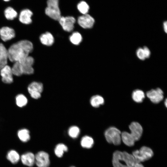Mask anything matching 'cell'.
<instances>
[{
	"label": "cell",
	"mask_w": 167,
	"mask_h": 167,
	"mask_svg": "<svg viewBox=\"0 0 167 167\" xmlns=\"http://www.w3.org/2000/svg\"><path fill=\"white\" fill-rule=\"evenodd\" d=\"M32 43L27 40H22L12 44L8 50V58L12 62H21L33 50Z\"/></svg>",
	"instance_id": "6da1fadb"
},
{
	"label": "cell",
	"mask_w": 167,
	"mask_h": 167,
	"mask_svg": "<svg viewBox=\"0 0 167 167\" xmlns=\"http://www.w3.org/2000/svg\"><path fill=\"white\" fill-rule=\"evenodd\" d=\"M135 163L132 154L126 152L116 151L113 154L112 163L113 167H130Z\"/></svg>",
	"instance_id": "7a4b0ae2"
},
{
	"label": "cell",
	"mask_w": 167,
	"mask_h": 167,
	"mask_svg": "<svg viewBox=\"0 0 167 167\" xmlns=\"http://www.w3.org/2000/svg\"><path fill=\"white\" fill-rule=\"evenodd\" d=\"M132 155L135 162L140 163L151 158L153 155V152L150 148L143 146L139 150H136L132 152Z\"/></svg>",
	"instance_id": "3957f363"
},
{
	"label": "cell",
	"mask_w": 167,
	"mask_h": 167,
	"mask_svg": "<svg viewBox=\"0 0 167 167\" xmlns=\"http://www.w3.org/2000/svg\"><path fill=\"white\" fill-rule=\"evenodd\" d=\"M58 1V0H47V7L45 10V13L47 15L54 20L58 21L61 17Z\"/></svg>",
	"instance_id": "277c9868"
},
{
	"label": "cell",
	"mask_w": 167,
	"mask_h": 167,
	"mask_svg": "<svg viewBox=\"0 0 167 167\" xmlns=\"http://www.w3.org/2000/svg\"><path fill=\"white\" fill-rule=\"evenodd\" d=\"M121 133L120 131L115 127H110L105 131L104 135L107 142L110 143L118 145L121 143Z\"/></svg>",
	"instance_id": "5b68a950"
},
{
	"label": "cell",
	"mask_w": 167,
	"mask_h": 167,
	"mask_svg": "<svg viewBox=\"0 0 167 167\" xmlns=\"http://www.w3.org/2000/svg\"><path fill=\"white\" fill-rule=\"evenodd\" d=\"M43 89L42 83L35 81L31 83L28 88V91L31 97L36 99L41 97Z\"/></svg>",
	"instance_id": "8992f818"
},
{
	"label": "cell",
	"mask_w": 167,
	"mask_h": 167,
	"mask_svg": "<svg viewBox=\"0 0 167 167\" xmlns=\"http://www.w3.org/2000/svg\"><path fill=\"white\" fill-rule=\"evenodd\" d=\"M35 163L38 167H49L50 165L49 155L44 151L38 152L35 155Z\"/></svg>",
	"instance_id": "52a82bcc"
},
{
	"label": "cell",
	"mask_w": 167,
	"mask_h": 167,
	"mask_svg": "<svg viewBox=\"0 0 167 167\" xmlns=\"http://www.w3.org/2000/svg\"><path fill=\"white\" fill-rule=\"evenodd\" d=\"M58 21L64 31L67 32H71L74 29L75 19L73 17L61 16Z\"/></svg>",
	"instance_id": "ba28073f"
},
{
	"label": "cell",
	"mask_w": 167,
	"mask_h": 167,
	"mask_svg": "<svg viewBox=\"0 0 167 167\" xmlns=\"http://www.w3.org/2000/svg\"><path fill=\"white\" fill-rule=\"evenodd\" d=\"M146 95L152 102L155 104L159 103L164 98L163 92L159 88L152 89L147 92Z\"/></svg>",
	"instance_id": "9c48e42d"
},
{
	"label": "cell",
	"mask_w": 167,
	"mask_h": 167,
	"mask_svg": "<svg viewBox=\"0 0 167 167\" xmlns=\"http://www.w3.org/2000/svg\"><path fill=\"white\" fill-rule=\"evenodd\" d=\"M130 133L135 141L139 140L143 133V129L141 125L137 122H132L129 126Z\"/></svg>",
	"instance_id": "30bf717a"
},
{
	"label": "cell",
	"mask_w": 167,
	"mask_h": 167,
	"mask_svg": "<svg viewBox=\"0 0 167 167\" xmlns=\"http://www.w3.org/2000/svg\"><path fill=\"white\" fill-rule=\"evenodd\" d=\"M77 21L79 24L85 29L92 28L95 23L94 19L88 14L79 16Z\"/></svg>",
	"instance_id": "8fae6325"
},
{
	"label": "cell",
	"mask_w": 167,
	"mask_h": 167,
	"mask_svg": "<svg viewBox=\"0 0 167 167\" xmlns=\"http://www.w3.org/2000/svg\"><path fill=\"white\" fill-rule=\"evenodd\" d=\"M34 61L33 58L28 56L20 62L22 67L23 74L31 75L33 73L34 70L32 66Z\"/></svg>",
	"instance_id": "7c38bea8"
},
{
	"label": "cell",
	"mask_w": 167,
	"mask_h": 167,
	"mask_svg": "<svg viewBox=\"0 0 167 167\" xmlns=\"http://www.w3.org/2000/svg\"><path fill=\"white\" fill-rule=\"evenodd\" d=\"M2 81L6 84H10L13 81V73L10 66L6 65L0 70Z\"/></svg>",
	"instance_id": "4fadbf2b"
},
{
	"label": "cell",
	"mask_w": 167,
	"mask_h": 167,
	"mask_svg": "<svg viewBox=\"0 0 167 167\" xmlns=\"http://www.w3.org/2000/svg\"><path fill=\"white\" fill-rule=\"evenodd\" d=\"M15 36V32L13 28L8 27H3L0 29V36L4 41L11 40Z\"/></svg>",
	"instance_id": "5bb4252c"
},
{
	"label": "cell",
	"mask_w": 167,
	"mask_h": 167,
	"mask_svg": "<svg viewBox=\"0 0 167 167\" xmlns=\"http://www.w3.org/2000/svg\"><path fill=\"white\" fill-rule=\"evenodd\" d=\"M23 164L27 166L31 167L35 164V155L31 152H27L23 154L20 156Z\"/></svg>",
	"instance_id": "9a60e30c"
},
{
	"label": "cell",
	"mask_w": 167,
	"mask_h": 167,
	"mask_svg": "<svg viewBox=\"0 0 167 167\" xmlns=\"http://www.w3.org/2000/svg\"><path fill=\"white\" fill-rule=\"evenodd\" d=\"M32 15V12L30 10L28 9H24L20 13L19 20L23 24H29L32 22L31 17Z\"/></svg>",
	"instance_id": "2e32d148"
},
{
	"label": "cell",
	"mask_w": 167,
	"mask_h": 167,
	"mask_svg": "<svg viewBox=\"0 0 167 167\" xmlns=\"http://www.w3.org/2000/svg\"><path fill=\"white\" fill-rule=\"evenodd\" d=\"M8 58V50L2 43H0V70L7 65Z\"/></svg>",
	"instance_id": "e0dca14e"
},
{
	"label": "cell",
	"mask_w": 167,
	"mask_h": 167,
	"mask_svg": "<svg viewBox=\"0 0 167 167\" xmlns=\"http://www.w3.org/2000/svg\"><path fill=\"white\" fill-rule=\"evenodd\" d=\"M39 38L41 43L46 46H51L54 42V38L53 35L49 32L41 34Z\"/></svg>",
	"instance_id": "ac0fdd59"
},
{
	"label": "cell",
	"mask_w": 167,
	"mask_h": 167,
	"mask_svg": "<svg viewBox=\"0 0 167 167\" xmlns=\"http://www.w3.org/2000/svg\"><path fill=\"white\" fill-rule=\"evenodd\" d=\"M6 157L9 161L14 164L17 163L20 158L19 153L14 150L9 151L7 153Z\"/></svg>",
	"instance_id": "d6986e66"
},
{
	"label": "cell",
	"mask_w": 167,
	"mask_h": 167,
	"mask_svg": "<svg viewBox=\"0 0 167 167\" xmlns=\"http://www.w3.org/2000/svg\"><path fill=\"white\" fill-rule=\"evenodd\" d=\"M121 136L122 140L125 145L129 147L134 145L135 141L129 133L123 131L121 133Z\"/></svg>",
	"instance_id": "ffe728a7"
},
{
	"label": "cell",
	"mask_w": 167,
	"mask_h": 167,
	"mask_svg": "<svg viewBox=\"0 0 167 167\" xmlns=\"http://www.w3.org/2000/svg\"><path fill=\"white\" fill-rule=\"evenodd\" d=\"M94 140L92 138L88 135H85L82 138L80 144L81 146L86 148H90L94 144Z\"/></svg>",
	"instance_id": "44dd1931"
},
{
	"label": "cell",
	"mask_w": 167,
	"mask_h": 167,
	"mask_svg": "<svg viewBox=\"0 0 167 167\" xmlns=\"http://www.w3.org/2000/svg\"><path fill=\"white\" fill-rule=\"evenodd\" d=\"M91 105L95 108H98L104 103L103 98L99 95H96L92 96L90 100Z\"/></svg>",
	"instance_id": "7402d4cb"
},
{
	"label": "cell",
	"mask_w": 167,
	"mask_h": 167,
	"mask_svg": "<svg viewBox=\"0 0 167 167\" xmlns=\"http://www.w3.org/2000/svg\"><path fill=\"white\" fill-rule=\"evenodd\" d=\"M17 135L19 139L23 142H27L30 139L29 131L26 129H22L18 131Z\"/></svg>",
	"instance_id": "603a6c76"
},
{
	"label": "cell",
	"mask_w": 167,
	"mask_h": 167,
	"mask_svg": "<svg viewBox=\"0 0 167 167\" xmlns=\"http://www.w3.org/2000/svg\"><path fill=\"white\" fill-rule=\"evenodd\" d=\"M132 97L135 101L139 103L142 102L145 96L144 93L143 91L137 89L133 92Z\"/></svg>",
	"instance_id": "cb8c5ba5"
},
{
	"label": "cell",
	"mask_w": 167,
	"mask_h": 167,
	"mask_svg": "<svg viewBox=\"0 0 167 167\" xmlns=\"http://www.w3.org/2000/svg\"><path fill=\"white\" fill-rule=\"evenodd\" d=\"M68 150L67 146L65 144L60 143L57 144L54 150L55 155L58 157L62 156L65 152L67 151Z\"/></svg>",
	"instance_id": "d4e9b609"
},
{
	"label": "cell",
	"mask_w": 167,
	"mask_h": 167,
	"mask_svg": "<svg viewBox=\"0 0 167 167\" xmlns=\"http://www.w3.org/2000/svg\"><path fill=\"white\" fill-rule=\"evenodd\" d=\"M11 68L13 74L15 75L19 76L23 74L22 65L19 62H14Z\"/></svg>",
	"instance_id": "484cf974"
},
{
	"label": "cell",
	"mask_w": 167,
	"mask_h": 167,
	"mask_svg": "<svg viewBox=\"0 0 167 167\" xmlns=\"http://www.w3.org/2000/svg\"><path fill=\"white\" fill-rule=\"evenodd\" d=\"M69 40L73 44L78 45L82 41V37L79 32H74L70 36Z\"/></svg>",
	"instance_id": "4316f807"
},
{
	"label": "cell",
	"mask_w": 167,
	"mask_h": 167,
	"mask_svg": "<svg viewBox=\"0 0 167 167\" xmlns=\"http://www.w3.org/2000/svg\"><path fill=\"white\" fill-rule=\"evenodd\" d=\"M4 13L6 18L9 20L14 19L17 16V12L11 7H8L6 8Z\"/></svg>",
	"instance_id": "83f0119b"
},
{
	"label": "cell",
	"mask_w": 167,
	"mask_h": 167,
	"mask_svg": "<svg viewBox=\"0 0 167 167\" xmlns=\"http://www.w3.org/2000/svg\"><path fill=\"white\" fill-rule=\"evenodd\" d=\"M16 103L17 105L20 107H23L26 105L28 103V100L24 95L19 94L16 97Z\"/></svg>",
	"instance_id": "f1b7e54d"
},
{
	"label": "cell",
	"mask_w": 167,
	"mask_h": 167,
	"mask_svg": "<svg viewBox=\"0 0 167 167\" xmlns=\"http://www.w3.org/2000/svg\"><path fill=\"white\" fill-rule=\"evenodd\" d=\"M68 133L71 137L75 139L77 138L79 135L80 130L78 126H73L69 128Z\"/></svg>",
	"instance_id": "f546056e"
},
{
	"label": "cell",
	"mask_w": 167,
	"mask_h": 167,
	"mask_svg": "<svg viewBox=\"0 0 167 167\" xmlns=\"http://www.w3.org/2000/svg\"><path fill=\"white\" fill-rule=\"evenodd\" d=\"M77 7L79 11L83 15L87 14L89 9L88 4L84 1L80 2L78 4Z\"/></svg>",
	"instance_id": "4dcf8cb0"
},
{
	"label": "cell",
	"mask_w": 167,
	"mask_h": 167,
	"mask_svg": "<svg viewBox=\"0 0 167 167\" xmlns=\"http://www.w3.org/2000/svg\"><path fill=\"white\" fill-rule=\"evenodd\" d=\"M136 54L137 57L141 60H143L146 59L143 48H138L136 50Z\"/></svg>",
	"instance_id": "1f68e13d"
},
{
	"label": "cell",
	"mask_w": 167,
	"mask_h": 167,
	"mask_svg": "<svg viewBox=\"0 0 167 167\" xmlns=\"http://www.w3.org/2000/svg\"><path fill=\"white\" fill-rule=\"evenodd\" d=\"M143 48L146 58H149L151 55V52L149 49L147 47L145 46Z\"/></svg>",
	"instance_id": "d6a6232c"
},
{
	"label": "cell",
	"mask_w": 167,
	"mask_h": 167,
	"mask_svg": "<svg viewBox=\"0 0 167 167\" xmlns=\"http://www.w3.org/2000/svg\"><path fill=\"white\" fill-rule=\"evenodd\" d=\"M130 167H144V166L140 163L135 162L133 166Z\"/></svg>",
	"instance_id": "836d02e7"
},
{
	"label": "cell",
	"mask_w": 167,
	"mask_h": 167,
	"mask_svg": "<svg viewBox=\"0 0 167 167\" xmlns=\"http://www.w3.org/2000/svg\"><path fill=\"white\" fill-rule=\"evenodd\" d=\"M163 27L164 31L166 33H167V21H165L164 22L163 24Z\"/></svg>",
	"instance_id": "e575fe53"
},
{
	"label": "cell",
	"mask_w": 167,
	"mask_h": 167,
	"mask_svg": "<svg viewBox=\"0 0 167 167\" xmlns=\"http://www.w3.org/2000/svg\"><path fill=\"white\" fill-rule=\"evenodd\" d=\"M165 105L166 107H167V100L166 99H165Z\"/></svg>",
	"instance_id": "d590c367"
},
{
	"label": "cell",
	"mask_w": 167,
	"mask_h": 167,
	"mask_svg": "<svg viewBox=\"0 0 167 167\" xmlns=\"http://www.w3.org/2000/svg\"><path fill=\"white\" fill-rule=\"evenodd\" d=\"M3 0L7 2V1H9L10 0Z\"/></svg>",
	"instance_id": "8d00e7d4"
},
{
	"label": "cell",
	"mask_w": 167,
	"mask_h": 167,
	"mask_svg": "<svg viewBox=\"0 0 167 167\" xmlns=\"http://www.w3.org/2000/svg\"><path fill=\"white\" fill-rule=\"evenodd\" d=\"M70 167H75V166H71Z\"/></svg>",
	"instance_id": "74e56055"
}]
</instances>
